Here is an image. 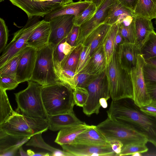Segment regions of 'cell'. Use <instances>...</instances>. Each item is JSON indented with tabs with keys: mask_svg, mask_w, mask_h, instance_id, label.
Here are the masks:
<instances>
[{
	"mask_svg": "<svg viewBox=\"0 0 156 156\" xmlns=\"http://www.w3.org/2000/svg\"><path fill=\"white\" fill-rule=\"evenodd\" d=\"M143 73L146 83L156 82V66L144 62L143 66Z\"/></svg>",
	"mask_w": 156,
	"mask_h": 156,
	"instance_id": "40",
	"label": "cell"
},
{
	"mask_svg": "<svg viewBox=\"0 0 156 156\" xmlns=\"http://www.w3.org/2000/svg\"><path fill=\"white\" fill-rule=\"evenodd\" d=\"M140 55L144 61L156 57V33L150 34L140 48Z\"/></svg>",
	"mask_w": 156,
	"mask_h": 156,
	"instance_id": "30",
	"label": "cell"
},
{
	"mask_svg": "<svg viewBox=\"0 0 156 156\" xmlns=\"http://www.w3.org/2000/svg\"><path fill=\"white\" fill-rule=\"evenodd\" d=\"M42 133L33 136L26 143V145L42 148L49 151L53 156H72L69 153L53 147L46 143L42 137Z\"/></svg>",
	"mask_w": 156,
	"mask_h": 156,
	"instance_id": "28",
	"label": "cell"
},
{
	"mask_svg": "<svg viewBox=\"0 0 156 156\" xmlns=\"http://www.w3.org/2000/svg\"><path fill=\"white\" fill-rule=\"evenodd\" d=\"M141 153L136 152L135 153L131 155L133 156H140L142 155L141 154Z\"/></svg>",
	"mask_w": 156,
	"mask_h": 156,
	"instance_id": "54",
	"label": "cell"
},
{
	"mask_svg": "<svg viewBox=\"0 0 156 156\" xmlns=\"http://www.w3.org/2000/svg\"><path fill=\"white\" fill-rule=\"evenodd\" d=\"M25 49L20 51L0 67V76H8L16 78L19 62Z\"/></svg>",
	"mask_w": 156,
	"mask_h": 156,
	"instance_id": "33",
	"label": "cell"
},
{
	"mask_svg": "<svg viewBox=\"0 0 156 156\" xmlns=\"http://www.w3.org/2000/svg\"><path fill=\"white\" fill-rule=\"evenodd\" d=\"M47 121L48 129L53 131L83 122L77 118L73 111L67 113L48 115Z\"/></svg>",
	"mask_w": 156,
	"mask_h": 156,
	"instance_id": "19",
	"label": "cell"
},
{
	"mask_svg": "<svg viewBox=\"0 0 156 156\" xmlns=\"http://www.w3.org/2000/svg\"><path fill=\"white\" fill-rule=\"evenodd\" d=\"M124 43L125 42L123 37L118 31L115 40V50L118 51L119 46Z\"/></svg>",
	"mask_w": 156,
	"mask_h": 156,
	"instance_id": "49",
	"label": "cell"
},
{
	"mask_svg": "<svg viewBox=\"0 0 156 156\" xmlns=\"http://www.w3.org/2000/svg\"><path fill=\"white\" fill-rule=\"evenodd\" d=\"M75 16L65 15L58 16L49 21L51 33L49 43L54 47L66 38L74 26Z\"/></svg>",
	"mask_w": 156,
	"mask_h": 156,
	"instance_id": "13",
	"label": "cell"
},
{
	"mask_svg": "<svg viewBox=\"0 0 156 156\" xmlns=\"http://www.w3.org/2000/svg\"><path fill=\"white\" fill-rule=\"evenodd\" d=\"M83 46L82 44L80 43L75 46L63 63L62 69L69 70L76 73Z\"/></svg>",
	"mask_w": 156,
	"mask_h": 156,
	"instance_id": "32",
	"label": "cell"
},
{
	"mask_svg": "<svg viewBox=\"0 0 156 156\" xmlns=\"http://www.w3.org/2000/svg\"><path fill=\"white\" fill-rule=\"evenodd\" d=\"M73 95L75 105L82 107L85 104L89 96L86 88L77 87L73 89Z\"/></svg>",
	"mask_w": 156,
	"mask_h": 156,
	"instance_id": "37",
	"label": "cell"
},
{
	"mask_svg": "<svg viewBox=\"0 0 156 156\" xmlns=\"http://www.w3.org/2000/svg\"><path fill=\"white\" fill-rule=\"evenodd\" d=\"M144 61L147 64L156 66V57L150 58Z\"/></svg>",
	"mask_w": 156,
	"mask_h": 156,
	"instance_id": "50",
	"label": "cell"
},
{
	"mask_svg": "<svg viewBox=\"0 0 156 156\" xmlns=\"http://www.w3.org/2000/svg\"><path fill=\"white\" fill-rule=\"evenodd\" d=\"M89 96L83 107V113L90 116L93 114H98L101 107H107V100L111 97L105 70L98 75L86 88Z\"/></svg>",
	"mask_w": 156,
	"mask_h": 156,
	"instance_id": "8",
	"label": "cell"
},
{
	"mask_svg": "<svg viewBox=\"0 0 156 156\" xmlns=\"http://www.w3.org/2000/svg\"><path fill=\"white\" fill-rule=\"evenodd\" d=\"M23 10L28 18L44 17L57 7L73 2V0H9Z\"/></svg>",
	"mask_w": 156,
	"mask_h": 156,
	"instance_id": "10",
	"label": "cell"
},
{
	"mask_svg": "<svg viewBox=\"0 0 156 156\" xmlns=\"http://www.w3.org/2000/svg\"><path fill=\"white\" fill-rule=\"evenodd\" d=\"M92 126L83 122L63 128L59 131L54 142L61 146L72 144L80 134Z\"/></svg>",
	"mask_w": 156,
	"mask_h": 156,
	"instance_id": "18",
	"label": "cell"
},
{
	"mask_svg": "<svg viewBox=\"0 0 156 156\" xmlns=\"http://www.w3.org/2000/svg\"><path fill=\"white\" fill-rule=\"evenodd\" d=\"M107 113L108 117L124 122L145 136L156 147V116L142 111L132 99L112 100Z\"/></svg>",
	"mask_w": 156,
	"mask_h": 156,
	"instance_id": "1",
	"label": "cell"
},
{
	"mask_svg": "<svg viewBox=\"0 0 156 156\" xmlns=\"http://www.w3.org/2000/svg\"><path fill=\"white\" fill-rule=\"evenodd\" d=\"M51 33L49 22L43 20L29 37L27 47L33 48L37 51L43 48L49 43Z\"/></svg>",
	"mask_w": 156,
	"mask_h": 156,
	"instance_id": "17",
	"label": "cell"
},
{
	"mask_svg": "<svg viewBox=\"0 0 156 156\" xmlns=\"http://www.w3.org/2000/svg\"><path fill=\"white\" fill-rule=\"evenodd\" d=\"M109 141L113 140L121 142L123 146L137 143H147V137L121 121L108 117L96 126Z\"/></svg>",
	"mask_w": 156,
	"mask_h": 156,
	"instance_id": "6",
	"label": "cell"
},
{
	"mask_svg": "<svg viewBox=\"0 0 156 156\" xmlns=\"http://www.w3.org/2000/svg\"><path fill=\"white\" fill-rule=\"evenodd\" d=\"M118 29V25L116 23L111 26L103 44L106 66L108 64L115 50V40Z\"/></svg>",
	"mask_w": 156,
	"mask_h": 156,
	"instance_id": "29",
	"label": "cell"
},
{
	"mask_svg": "<svg viewBox=\"0 0 156 156\" xmlns=\"http://www.w3.org/2000/svg\"><path fill=\"white\" fill-rule=\"evenodd\" d=\"M144 62L142 55H140L136 66L130 72L133 89V100L140 107L149 104L152 100L147 93L143 75Z\"/></svg>",
	"mask_w": 156,
	"mask_h": 156,
	"instance_id": "11",
	"label": "cell"
},
{
	"mask_svg": "<svg viewBox=\"0 0 156 156\" xmlns=\"http://www.w3.org/2000/svg\"><path fill=\"white\" fill-rule=\"evenodd\" d=\"M39 17L28 18L25 25L14 33L13 38L6 46L0 57V67L21 51L27 47V41L31 34L43 20Z\"/></svg>",
	"mask_w": 156,
	"mask_h": 156,
	"instance_id": "9",
	"label": "cell"
},
{
	"mask_svg": "<svg viewBox=\"0 0 156 156\" xmlns=\"http://www.w3.org/2000/svg\"><path fill=\"white\" fill-rule=\"evenodd\" d=\"M19 83L16 78L8 76H0V88L6 90L15 89Z\"/></svg>",
	"mask_w": 156,
	"mask_h": 156,
	"instance_id": "43",
	"label": "cell"
},
{
	"mask_svg": "<svg viewBox=\"0 0 156 156\" xmlns=\"http://www.w3.org/2000/svg\"><path fill=\"white\" fill-rule=\"evenodd\" d=\"M118 0L123 6L130 10L133 14L138 0Z\"/></svg>",
	"mask_w": 156,
	"mask_h": 156,
	"instance_id": "47",
	"label": "cell"
},
{
	"mask_svg": "<svg viewBox=\"0 0 156 156\" xmlns=\"http://www.w3.org/2000/svg\"><path fill=\"white\" fill-rule=\"evenodd\" d=\"M54 47L49 43L37 51L36 58L32 77L30 80L42 86L61 81L56 73L53 58Z\"/></svg>",
	"mask_w": 156,
	"mask_h": 156,
	"instance_id": "7",
	"label": "cell"
},
{
	"mask_svg": "<svg viewBox=\"0 0 156 156\" xmlns=\"http://www.w3.org/2000/svg\"><path fill=\"white\" fill-rule=\"evenodd\" d=\"M104 0H93L92 2L95 4L98 8Z\"/></svg>",
	"mask_w": 156,
	"mask_h": 156,
	"instance_id": "52",
	"label": "cell"
},
{
	"mask_svg": "<svg viewBox=\"0 0 156 156\" xmlns=\"http://www.w3.org/2000/svg\"><path fill=\"white\" fill-rule=\"evenodd\" d=\"M129 16H134L130 10L116 0L112 7L105 23L110 26L118 24Z\"/></svg>",
	"mask_w": 156,
	"mask_h": 156,
	"instance_id": "26",
	"label": "cell"
},
{
	"mask_svg": "<svg viewBox=\"0 0 156 156\" xmlns=\"http://www.w3.org/2000/svg\"><path fill=\"white\" fill-rule=\"evenodd\" d=\"M6 91L0 88V125L5 122L17 112L12 108Z\"/></svg>",
	"mask_w": 156,
	"mask_h": 156,
	"instance_id": "31",
	"label": "cell"
},
{
	"mask_svg": "<svg viewBox=\"0 0 156 156\" xmlns=\"http://www.w3.org/2000/svg\"><path fill=\"white\" fill-rule=\"evenodd\" d=\"M91 2L79 1L61 5L56 8L44 17V20L49 21L55 17L65 15L77 16L86 8Z\"/></svg>",
	"mask_w": 156,
	"mask_h": 156,
	"instance_id": "21",
	"label": "cell"
},
{
	"mask_svg": "<svg viewBox=\"0 0 156 156\" xmlns=\"http://www.w3.org/2000/svg\"><path fill=\"white\" fill-rule=\"evenodd\" d=\"M136 37V44L140 48L147 37L154 31L151 20L138 16H134Z\"/></svg>",
	"mask_w": 156,
	"mask_h": 156,
	"instance_id": "25",
	"label": "cell"
},
{
	"mask_svg": "<svg viewBox=\"0 0 156 156\" xmlns=\"http://www.w3.org/2000/svg\"><path fill=\"white\" fill-rule=\"evenodd\" d=\"M4 1V0H0V2H3Z\"/></svg>",
	"mask_w": 156,
	"mask_h": 156,
	"instance_id": "57",
	"label": "cell"
},
{
	"mask_svg": "<svg viewBox=\"0 0 156 156\" xmlns=\"http://www.w3.org/2000/svg\"><path fill=\"white\" fill-rule=\"evenodd\" d=\"M147 143H137L130 144L123 147L119 156L131 155L138 152L144 153L147 152L148 148L146 145Z\"/></svg>",
	"mask_w": 156,
	"mask_h": 156,
	"instance_id": "36",
	"label": "cell"
},
{
	"mask_svg": "<svg viewBox=\"0 0 156 156\" xmlns=\"http://www.w3.org/2000/svg\"><path fill=\"white\" fill-rule=\"evenodd\" d=\"M106 66V59L102 45L91 55L86 66L79 73L98 76L105 70Z\"/></svg>",
	"mask_w": 156,
	"mask_h": 156,
	"instance_id": "20",
	"label": "cell"
},
{
	"mask_svg": "<svg viewBox=\"0 0 156 156\" xmlns=\"http://www.w3.org/2000/svg\"><path fill=\"white\" fill-rule=\"evenodd\" d=\"M27 82L25 89L14 94L17 105L16 112L29 117L47 120L41 94L42 86L34 81Z\"/></svg>",
	"mask_w": 156,
	"mask_h": 156,
	"instance_id": "4",
	"label": "cell"
},
{
	"mask_svg": "<svg viewBox=\"0 0 156 156\" xmlns=\"http://www.w3.org/2000/svg\"><path fill=\"white\" fill-rule=\"evenodd\" d=\"M28 156H34L35 152L30 150H28L27 151Z\"/></svg>",
	"mask_w": 156,
	"mask_h": 156,
	"instance_id": "53",
	"label": "cell"
},
{
	"mask_svg": "<svg viewBox=\"0 0 156 156\" xmlns=\"http://www.w3.org/2000/svg\"><path fill=\"white\" fill-rule=\"evenodd\" d=\"M97 8L95 4L91 2L89 5L77 16H75L74 25L80 27L89 20L95 13Z\"/></svg>",
	"mask_w": 156,
	"mask_h": 156,
	"instance_id": "35",
	"label": "cell"
},
{
	"mask_svg": "<svg viewBox=\"0 0 156 156\" xmlns=\"http://www.w3.org/2000/svg\"><path fill=\"white\" fill-rule=\"evenodd\" d=\"M0 129L9 135L18 137H32L48 129L47 120L29 117L17 112L0 125Z\"/></svg>",
	"mask_w": 156,
	"mask_h": 156,
	"instance_id": "5",
	"label": "cell"
},
{
	"mask_svg": "<svg viewBox=\"0 0 156 156\" xmlns=\"http://www.w3.org/2000/svg\"><path fill=\"white\" fill-rule=\"evenodd\" d=\"M144 112L151 115L156 116V101L151 100L149 104L140 107Z\"/></svg>",
	"mask_w": 156,
	"mask_h": 156,
	"instance_id": "45",
	"label": "cell"
},
{
	"mask_svg": "<svg viewBox=\"0 0 156 156\" xmlns=\"http://www.w3.org/2000/svg\"><path fill=\"white\" fill-rule=\"evenodd\" d=\"M76 143L110 145L109 142L104 135L98 129L96 126L94 125L80 134L73 144Z\"/></svg>",
	"mask_w": 156,
	"mask_h": 156,
	"instance_id": "22",
	"label": "cell"
},
{
	"mask_svg": "<svg viewBox=\"0 0 156 156\" xmlns=\"http://www.w3.org/2000/svg\"><path fill=\"white\" fill-rule=\"evenodd\" d=\"M19 153L21 156H28L27 152H26L23 149L22 146H21L19 149Z\"/></svg>",
	"mask_w": 156,
	"mask_h": 156,
	"instance_id": "51",
	"label": "cell"
},
{
	"mask_svg": "<svg viewBox=\"0 0 156 156\" xmlns=\"http://www.w3.org/2000/svg\"><path fill=\"white\" fill-rule=\"evenodd\" d=\"M63 150L73 156H115L110 145L74 143L61 146Z\"/></svg>",
	"mask_w": 156,
	"mask_h": 156,
	"instance_id": "14",
	"label": "cell"
},
{
	"mask_svg": "<svg viewBox=\"0 0 156 156\" xmlns=\"http://www.w3.org/2000/svg\"><path fill=\"white\" fill-rule=\"evenodd\" d=\"M109 142L112 149L116 154V156H119L123 147L122 143L116 140H113Z\"/></svg>",
	"mask_w": 156,
	"mask_h": 156,
	"instance_id": "48",
	"label": "cell"
},
{
	"mask_svg": "<svg viewBox=\"0 0 156 156\" xmlns=\"http://www.w3.org/2000/svg\"><path fill=\"white\" fill-rule=\"evenodd\" d=\"M76 73L68 69H62L59 78L61 81L69 84L73 89L76 87L75 76Z\"/></svg>",
	"mask_w": 156,
	"mask_h": 156,
	"instance_id": "42",
	"label": "cell"
},
{
	"mask_svg": "<svg viewBox=\"0 0 156 156\" xmlns=\"http://www.w3.org/2000/svg\"><path fill=\"white\" fill-rule=\"evenodd\" d=\"M147 93L152 100L156 101V82L146 83Z\"/></svg>",
	"mask_w": 156,
	"mask_h": 156,
	"instance_id": "46",
	"label": "cell"
},
{
	"mask_svg": "<svg viewBox=\"0 0 156 156\" xmlns=\"http://www.w3.org/2000/svg\"><path fill=\"white\" fill-rule=\"evenodd\" d=\"M90 45L88 46L83 45L76 73H77L80 72L88 63L90 57Z\"/></svg>",
	"mask_w": 156,
	"mask_h": 156,
	"instance_id": "39",
	"label": "cell"
},
{
	"mask_svg": "<svg viewBox=\"0 0 156 156\" xmlns=\"http://www.w3.org/2000/svg\"><path fill=\"white\" fill-rule=\"evenodd\" d=\"M80 31V27L74 25L66 38V41L72 46H76Z\"/></svg>",
	"mask_w": 156,
	"mask_h": 156,
	"instance_id": "44",
	"label": "cell"
},
{
	"mask_svg": "<svg viewBox=\"0 0 156 156\" xmlns=\"http://www.w3.org/2000/svg\"><path fill=\"white\" fill-rule=\"evenodd\" d=\"M117 51L122 66L130 72L137 64L138 56L140 55V47L136 44L124 43L119 46Z\"/></svg>",
	"mask_w": 156,
	"mask_h": 156,
	"instance_id": "16",
	"label": "cell"
},
{
	"mask_svg": "<svg viewBox=\"0 0 156 156\" xmlns=\"http://www.w3.org/2000/svg\"><path fill=\"white\" fill-rule=\"evenodd\" d=\"M37 50L27 47L21 56L17 68L16 79L20 83L30 80L36 58Z\"/></svg>",
	"mask_w": 156,
	"mask_h": 156,
	"instance_id": "15",
	"label": "cell"
},
{
	"mask_svg": "<svg viewBox=\"0 0 156 156\" xmlns=\"http://www.w3.org/2000/svg\"><path fill=\"white\" fill-rule=\"evenodd\" d=\"M116 0H104L97 8L93 17L80 27V31L76 46L82 44L87 37L95 29L105 23L110 10Z\"/></svg>",
	"mask_w": 156,
	"mask_h": 156,
	"instance_id": "12",
	"label": "cell"
},
{
	"mask_svg": "<svg viewBox=\"0 0 156 156\" xmlns=\"http://www.w3.org/2000/svg\"><path fill=\"white\" fill-rule=\"evenodd\" d=\"M98 76L83 73H76L75 79L76 86L86 88Z\"/></svg>",
	"mask_w": 156,
	"mask_h": 156,
	"instance_id": "38",
	"label": "cell"
},
{
	"mask_svg": "<svg viewBox=\"0 0 156 156\" xmlns=\"http://www.w3.org/2000/svg\"><path fill=\"white\" fill-rule=\"evenodd\" d=\"M93 0H80V1H89V2H92Z\"/></svg>",
	"mask_w": 156,
	"mask_h": 156,
	"instance_id": "55",
	"label": "cell"
},
{
	"mask_svg": "<svg viewBox=\"0 0 156 156\" xmlns=\"http://www.w3.org/2000/svg\"><path fill=\"white\" fill-rule=\"evenodd\" d=\"M105 72L112 100L133 98V89L130 72L120 63L118 51L115 50Z\"/></svg>",
	"mask_w": 156,
	"mask_h": 156,
	"instance_id": "3",
	"label": "cell"
},
{
	"mask_svg": "<svg viewBox=\"0 0 156 156\" xmlns=\"http://www.w3.org/2000/svg\"><path fill=\"white\" fill-rule=\"evenodd\" d=\"M133 15L151 20L156 19V0H138Z\"/></svg>",
	"mask_w": 156,
	"mask_h": 156,
	"instance_id": "27",
	"label": "cell"
},
{
	"mask_svg": "<svg viewBox=\"0 0 156 156\" xmlns=\"http://www.w3.org/2000/svg\"><path fill=\"white\" fill-rule=\"evenodd\" d=\"M75 46H72L67 43L66 38L54 47L53 52L54 62L59 77L62 70V66L63 63Z\"/></svg>",
	"mask_w": 156,
	"mask_h": 156,
	"instance_id": "24",
	"label": "cell"
},
{
	"mask_svg": "<svg viewBox=\"0 0 156 156\" xmlns=\"http://www.w3.org/2000/svg\"><path fill=\"white\" fill-rule=\"evenodd\" d=\"M134 17L131 23L129 25H125L122 23L117 24L118 26V31L123 37L125 43H136V37Z\"/></svg>",
	"mask_w": 156,
	"mask_h": 156,
	"instance_id": "34",
	"label": "cell"
},
{
	"mask_svg": "<svg viewBox=\"0 0 156 156\" xmlns=\"http://www.w3.org/2000/svg\"><path fill=\"white\" fill-rule=\"evenodd\" d=\"M73 90L69 84L62 81L42 86V98L48 115H55L73 111L75 105Z\"/></svg>",
	"mask_w": 156,
	"mask_h": 156,
	"instance_id": "2",
	"label": "cell"
},
{
	"mask_svg": "<svg viewBox=\"0 0 156 156\" xmlns=\"http://www.w3.org/2000/svg\"><path fill=\"white\" fill-rule=\"evenodd\" d=\"M155 19V21L154 22V23H155V24L156 25V19Z\"/></svg>",
	"mask_w": 156,
	"mask_h": 156,
	"instance_id": "56",
	"label": "cell"
},
{
	"mask_svg": "<svg viewBox=\"0 0 156 156\" xmlns=\"http://www.w3.org/2000/svg\"><path fill=\"white\" fill-rule=\"evenodd\" d=\"M111 26L106 23H103L95 29L85 39L82 44L84 46L90 45V56L103 45Z\"/></svg>",
	"mask_w": 156,
	"mask_h": 156,
	"instance_id": "23",
	"label": "cell"
},
{
	"mask_svg": "<svg viewBox=\"0 0 156 156\" xmlns=\"http://www.w3.org/2000/svg\"><path fill=\"white\" fill-rule=\"evenodd\" d=\"M9 36V30L5 20L0 18V53L3 51L7 46Z\"/></svg>",
	"mask_w": 156,
	"mask_h": 156,
	"instance_id": "41",
	"label": "cell"
}]
</instances>
